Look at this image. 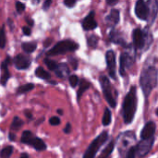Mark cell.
I'll use <instances>...</instances> for the list:
<instances>
[{
  "instance_id": "obj_1",
  "label": "cell",
  "mask_w": 158,
  "mask_h": 158,
  "mask_svg": "<svg viewBox=\"0 0 158 158\" xmlns=\"http://www.w3.org/2000/svg\"><path fill=\"white\" fill-rule=\"evenodd\" d=\"M158 70L155 66H146L143 69L140 78V85L146 98L149 97L154 88L157 85Z\"/></svg>"
},
{
  "instance_id": "obj_2",
  "label": "cell",
  "mask_w": 158,
  "mask_h": 158,
  "mask_svg": "<svg viewBox=\"0 0 158 158\" xmlns=\"http://www.w3.org/2000/svg\"><path fill=\"white\" fill-rule=\"evenodd\" d=\"M137 102L136 87L131 86L130 92L125 96L122 105V117L125 124H130L133 121L137 110Z\"/></svg>"
},
{
  "instance_id": "obj_3",
  "label": "cell",
  "mask_w": 158,
  "mask_h": 158,
  "mask_svg": "<svg viewBox=\"0 0 158 158\" xmlns=\"http://www.w3.org/2000/svg\"><path fill=\"white\" fill-rule=\"evenodd\" d=\"M132 40L135 48L138 50H143L147 49L150 46L153 38L147 30L143 31L140 28H136L132 31Z\"/></svg>"
},
{
  "instance_id": "obj_4",
  "label": "cell",
  "mask_w": 158,
  "mask_h": 158,
  "mask_svg": "<svg viewBox=\"0 0 158 158\" xmlns=\"http://www.w3.org/2000/svg\"><path fill=\"white\" fill-rule=\"evenodd\" d=\"M79 48V44L71 40H63L58 42L54 47H52L47 53V56H58L64 55L67 52H74Z\"/></svg>"
},
{
  "instance_id": "obj_5",
  "label": "cell",
  "mask_w": 158,
  "mask_h": 158,
  "mask_svg": "<svg viewBox=\"0 0 158 158\" xmlns=\"http://www.w3.org/2000/svg\"><path fill=\"white\" fill-rule=\"evenodd\" d=\"M99 81H100V85L102 87L103 94H104L106 100L107 101V103L109 104V106L111 107L115 108L117 106V99H116V96H114V94H113L112 85H111L108 78L105 75H102L99 78Z\"/></svg>"
},
{
  "instance_id": "obj_6",
  "label": "cell",
  "mask_w": 158,
  "mask_h": 158,
  "mask_svg": "<svg viewBox=\"0 0 158 158\" xmlns=\"http://www.w3.org/2000/svg\"><path fill=\"white\" fill-rule=\"evenodd\" d=\"M108 139V133L106 131H103L99 136H97L93 142L92 143L89 145V147L87 148L86 152L84 153L83 158H94L98 150L100 149V147L107 141Z\"/></svg>"
},
{
  "instance_id": "obj_7",
  "label": "cell",
  "mask_w": 158,
  "mask_h": 158,
  "mask_svg": "<svg viewBox=\"0 0 158 158\" xmlns=\"http://www.w3.org/2000/svg\"><path fill=\"white\" fill-rule=\"evenodd\" d=\"M136 140L135 134L132 131H127L118 136V150L119 153L121 154L122 151H124L127 147L130 149L131 146V143Z\"/></svg>"
},
{
  "instance_id": "obj_8",
  "label": "cell",
  "mask_w": 158,
  "mask_h": 158,
  "mask_svg": "<svg viewBox=\"0 0 158 158\" xmlns=\"http://www.w3.org/2000/svg\"><path fill=\"white\" fill-rule=\"evenodd\" d=\"M134 62V56H132L129 52L121 53L119 58V74L124 77L126 75V69L131 68Z\"/></svg>"
},
{
  "instance_id": "obj_9",
  "label": "cell",
  "mask_w": 158,
  "mask_h": 158,
  "mask_svg": "<svg viewBox=\"0 0 158 158\" xmlns=\"http://www.w3.org/2000/svg\"><path fill=\"white\" fill-rule=\"evenodd\" d=\"M135 15L142 20H148L150 17V7L147 2L139 0L135 4Z\"/></svg>"
},
{
  "instance_id": "obj_10",
  "label": "cell",
  "mask_w": 158,
  "mask_h": 158,
  "mask_svg": "<svg viewBox=\"0 0 158 158\" xmlns=\"http://www.w3.org/2000/svg\"><path fill=\"white\" fill-rule=\"evenodd\" d=\"M154 143H155V138L140 141L136 145V156L141 158L145 156L151 151Z\"/></svg>"
},
{
  "instance_id": "obj_11",
  "label": "cell",
  "mask_w": 158,
  "mask_h": 158,
  "mask_svg": "<svg viewBox=\"0 0 158 158\" xmlns=\"http://www.w3.org/2000/svg\"><path fill=\"white\" fill-rule=\"evenodd\" d=\"M106 60L107 65V69L110 77L114 80L117 79L116 76V54L113 50H108L106 53Z\"/></svg>"
},
{
  "instance_id": "obj_12",
  "label": "cell",
  "mask_w": 158,
  "mask_h": 158,
  "mask_svg": "<svg viewBox=\"0 0 158 158\" xmlns=\"http://www.w3.org/2000/svg\"><path fill=\"white\" fill-rule=\"evenodd\" d=\"M156 123L154 121H148L144 125L143 129L142 130L141 139L142 140H149V139L154 138V135L156 133Z\"/></svg>"
},
{
  "instance_id": "obj_13",
  "label": "cell",
  "mask_w": 158,
  "mask_h": 158,
  "mask_svg": "<svg viewBox=\"0 0 158 158\" xmlns=\"http://www.w3.org/2000/svg\"><path fill=\"white\" fill-rule=\"evenodd\" d=\"M94 11H91L82 20L81 25L84 31H92L97 27V22L94 19Z\"/></svg>"
},
{
  "instance_id": "obj_14",
  "label": "cell",
  "mask_w": 158,
  "mask_h": 158,
  "mask_svg": "<svg viewBox=\"0 0 158 158\" xmlns=\"http://www.w3.org/2000/svg\"><path fill=\"white\" fill-rule=\"evenodd\" d=\"M14 64L18 69H26L31 65V58L22 54L17 55L14 58Z\"/></svg>"
},
{
  "instance_id": "obj_15",
  "label": "cell",
  "mask_w": 158,
  "mask_h": 158,
  "mask_svg": "<svg viewBox=\"0 0 158 158\" xmlns=\"http://www.w3.org/2000/svg\"><path fill=\"white\" fill-rule=\"evenodd\" d=\"M109 40L112 42V43H115L117 44H119V45H122L124 47H127L129 48L130 45H128L127 42L125 41L124 37L122 36V33L119 32L117 30H112L110 32H109Z\"/></svg>"
},
{
  "instance_id": "obj_16",
  "label": "cell",
  "mask_w": 158,
  "mask_h": 158,
  "mask_svg": "<svg viewBox=\"0 0 158 158\" xmlns=\"http://www.w3.org/2000/svg\"><path fill=\"white\" fill-rule=\"evenodd\" d=\"M120 19V16H119V11L116 8L111 9L110 13L106 16V22L109 27H115Z\"/></svg>"
},
{
  "instance_id": "obj_17",
  "label": "cell",
  "mask_w": 158,
  "mask_h": 158,
  "mask_svg": "<svg viewBox=\"0 0 158 158\" xmlns=\"http://www.w3.org/2000/svg\"><path fill=\"white\" fill-rule=\"evenodd\" d=\"M9 62V57H6V60L1 64V77H0V82L3 86H5L8 81V79L10 78V74H9V70H8V67L7 64Z\"/></svg>"
},
{
  "instance_id": "obj_18",
  "label": "cell",
  "mask_w": 158,
  "mask_h": 158,
  "mask_svg": "<svg viewBox=\"0 0 158 158\" xmlns=\"http://www.w3.org/2000/svg\"><path fill=\"white\" fill-rule=\"evenodd\" d=\"M56 75L61 79H66L69 75V68L66 63H60L58 64L56 69L55 70Z\"/></svg>"
},
{
  "instance_id": "obj_19",
  "label": "cell",
  "mask_w": 158,
  "mask_h": 158,
  "mask_svg": "<svg viewBox=\"0 0 158 158\" xmlns=\"http://www.w3.org/2000/svg\"><path fill=\"white\" fill-rule=\"evenodd\" d=\"M35 137H36V136H34V135L32 134V132H31L30 131H23L20 140H21V143H22L31 145L33 140L35 139Z\"/></svg>"
},
{
  "instance_id": "obj_20",
  "label": "cell",
  "mask_w": 158,
  "mask_h": 158,
  "mask_svg": "<svg viewBox=\"0 0 158 158\" xmlns=\"http://www.w3.org/2000/svg\"><path fill=\"white\" fill-rule=\"evenodd\" d=\"M90 86H91V83H90L88 81L84 80V79L81 80V84H80V88H79V90H78V93H77V99H78V101H80V99H81V97L82 96L83 93H84L85 91H87V90L90 88Z\"/></svg>"
},
{
  "instance_id": "obj_21",
  "label": "cell",
  "mask_w": 158,
  "mask_h": 158,
  "mask_svg": "<svg viewBox=\"0 0 158 158\" xmlns=\"http://www.w3.org/2000/svg\"><path fill=\"white\" fill-rule=\"evenodd\" d=\"M114 148H115V142L112 141L107 144V146L104 149V151L101 153L98 158H108L112 154V152L114 151Z\"/></svg>"
},
{
  "instance_id": "obj_22",
  "label": "cell",
  "mask_w": 158,
  "mask_h": 158,
  "mask_svg": "<svg viewBox=\"0 0 158 158\" xmlns=\"http://www.w3.org/2000/svg\"><path fill=\"white\" fill-rule=\"evenodd\" d=\"M35 76L43 80H49L51 78V75L46 70H44V69L42 67H38L35 69Z\"/></svg>"
},
{
  "instance_id": "obj_23",
  "label": "cell",
  "mask_w": 158,
  "mask_h": 158,
  "mask_svg": "<svg viewBox=\"0 0 158 158\" xmlns=\"http://www.w3.org/2000/svg\"><path fill=\"white\" fill-rule=\"evenodd\" d=\"M31 146H33V148L37 151H44L46 149V144L38 137H35V139L32 142Z\"/></svg>"
},
{
  "instance_id": "obj_24",
  "label": "cell",
  "mask_w": 158,
  "mask_h": 158,
  "mask_svg": "<svg viewBox=\"0 0 158 158\" xmlns=\"http://www.w3.org/2000/svg\"><path fill=\"white\" fill-rule=\"evenodd\" d=\"M111 120H112V114H111V111H110L108 108H106V109H105L104 116H103V119H102V124H103L104 126H108V125L111 123Z\"/></svg>"
},
{
  "instance_id": "obj_25",
  "label": "cell",
  "mask_w": 158,
  "mask_h": 158,
  "mask_svg": "<svg viewBox=\"0 0 158 158\" xmlns=\"http://www.w3.org/2000/svg\"><path fill=\"white\" fill-rule=\"evenodd\" d=\"M36 46H37L36 44L33 43V42H31V43H23L22 44V49L27 54L32 53L36 49Z\"/></svg>"
},
{
  "instance_id": "obj_26",
  "label": "cell",
  "mask_w": 158,
  "mask_h": 158,
  "mask_svg": "<svg viewBox=\"0 0 158 158\" xmlns=\"http://www.w3.org/2000/svg\"><path fill=\"white\" fill-rule=\"evenodd\" d=\"M34 88V84L32 83H26L22 86H19L17 90V94H25V93H28L30 91H31L32 89Z\"/></svg>"
},
{
  "instance_id": "obj_27",
  "label": "cell",
  "mask_w": 158,
  "mask_h": 158,
  "mask_svg": "<svg viewBox=\"0 0 158 158\" xmlns=\"http://www.w3.org/2000/svg\"><path fill=\"white\" fill-rule=\"evenodd\" d=\"M98 41H99V38L96 35H90L87 38V44L92 48H95L97 46Z\"/></svg>"
},
{
  "instance_id": "obj_28",
  "label": "cell",
  "mask_w": 158,
  "mask_h": 158,
  "mask_svg": "<svg viewBox=\"0 0 158 158\" xmlns=\"http://www.w3.org/2000/svg\"><path fill=\"white\" fill-rule=\"evenodd\" d=\"M13 153V147L12 146H6L5 148L2 149L1 153H0V156L1 158H9L10 156Z\"/></svg>"
},
{
  "instance_id": "obj_29",
  "label": "cell",
  "mask_w": 158,
  "mask_h": 158,
  "mask_svg": "<svg viewBox=\"0 0 158 158\" xmlns=\"http://www.w3.org/2000/svg\"><path fill=\"white\" fill-rule=\"evenodd\" d=\"M22 125H23V121L19 117H15L13 118V121H12V124H11V129L15 130V131H19L21 128Z\"/></svg>"
},
{
  "instance_id": "obj_30",
  "label": "cell",
  "mask_w": 158,
  "mask_h": 158,
  "mask_svg": "<svg viewBox=\"0 0 158 158\" xmlns=\"http://www.w3.org/2000/svg\"><path fill=\"white\" fill-rule=\"evenodd\" d=\"M44 63H45L46 67H47L50 70H54V71L56 69V68H57V66H58V64H57L55 60H52V59H50V58H45V59H44Z\"/></svg>"
},
{
  "instance_id": "obj_31",
  "label": "cell",
  "mask_w": 158,
  "mask_h": 158,
  "mask_svg": "<svg viewBox=\"0 0 158 158\" xmlns=\"http://www.w3.org/2000/svg\"><path fill=\"white\" fill-rule=\"evenodd\" d=\"M136 157V145L131 147L128 151L126 156H124V158H135Z\"/></svg>"
},
{
  "instance_id": "obj_32",
  "label": "cell",
  "mask_w": 158,
  "mask_h": 158,
  "mask_svg": "<svg viewBox=\"0 0 158 158\" xmlns=\"http://www.w3.org/2000/svg\"><path fill=\"white\" fill-rule=\"evenodd\" d=\"M69 84H70V86L72 87V88H75L77 85H78V83H79V78H78V76H76V75H71V76H69Z\"/></svg>"
},
{
  "instance_id": "obj_33",
  "label": "cell",
  "mask_w": 158,
  "mask_h": 158,
  "mask_svg": "<svg viewBox=\"0 0 158 158\" xmlns=\"http://www.w3.org/2000/svg\"><path fill=\"white\" fill-rule=\"evenodd\" d=\"M6 35H5V31H4V27L1 29L0 31V48H4L6 45Z\"/></svg>"
},
{
  "instance_id": "obj_34",
  "label": "cell",
  "mask_w": 158,
  "mask_h": 158,
  "mask_svg": "<svg viewBox=\"0 0 158 158\" xmlns=\"http://www.w3.org/2000/svg\"><path fill=\"white\" fill-rule=\"evenodd\" d=\"M16 9L18 11V13H22L25 10V4H23L22 2H16Z\"/></svg>"
},
{
  "instance_id": "obj_35",
  "label": "cell",
  "mask_w": 158,
  "mask_h": 158,
  "mask_svg": "<svg viewBox=\"0 0 158 158\" xmlns=\"http://www.w3.org/2000/svg\"><path fill=\"white\" fill-rule=\"evenodd\" d=\"M49 123L52 125V126H56L58 124H60V118H57V117H53L49 119Z\"/></svg>"
},
{
  "instance_id": "obj_36",
  "label": "cell",
  "mask_w": 158,
  "mask_h": 158,
  "mask_svg": "<svg viewBox=\"0 0 158 158\" xmlns=\"http://www.w3.org/2000/svg\"><path fill=\"white\" fill-rule=\"evenodd\" d=\"M77 1L76 0H65L64 1V5H66L68 7H73L75 5H76Z\"/></svg>"
},
{
  "instance_id": "obj_37",
  "label": "cell",
  "mask_w": 158,
  "mask_h": 158,
  "mask_svg": "<svg viewBox=\"0 0 158 158\" xmlns=\"http://www.w3.org/2000/svg\"><path fill=\"white\" fill-rule=\"evenodd\" d=\"M51 4H52V1H51V0H47V1H45V2L44 3L43 8H44V10H48V8L50 7Z\"/></svg>"
},
{
  "instance_id": "obj_38",
  "label": "cell",
  "mask_w": 158,
  "mask_h": 158,
  "mask_svg": "<svg viewBox=\"0 0 158 158\" xmlns=\"http://www.w3.org/2000/svg\"><path fill=\"white\" fill-rule=\"evenodd\" d=\"M22 31H23V33L25 35H31V29L29 27H23Z\"/></svg>"
},
{
  "instance_id": "obj_39",
  "label": "cell",
  "mask_w": 158,
  "mask_h": 158,
  "mask_svg": "<svg viewBox=\"0 0 158 158\" xmlns=\"http://www.w3.org/2000/svg\"><path fill=\"white\" fill-rule=\"evenodd\" d=\"M70 62H71L72 67L74 68V69H77V67H78V61H77V59L71 58V59H70Z\"/></svg>"
},
{
  "instance_id": "obj_40",
  "label": "cell",
  "mask_w": 158,
  "mask_h": 158,
  "mask_svg": "<svg viewBox=\"0 0 158 158\" xmlns=\"http://www.w3.org/2000/svg\"><path fill=\"white\" fill-rule=\"evenodd\" d=\"M70 131H71V126H70L69 123H68V124L66 125V128L64 129V132H65V133H69Z\"/></svg>"
},
{
  "instance_id": "obj_41",
  "label": "cell",
  "mask_w": 158,
  "mask_h": 158,
  "mask_svg": "<svg viewBox=\"0 0 158 158\" xmlns=\"http://www.w3.org/2000/svg\"><path fill=\"white\" fill-rule=\"evenodd\" d=\"M106 3H107V5L114 6V5H116V4H118V0H107V1H106Z\"/></svg>"
},
{
  "instance_id": "obj_42",
  "label": "cell",
  "mask_w": 158,
  "mask_h": 158,
  "mask_svg": "<svg viewBox=\"0 0 158 158\" xmlns=\"http://www.w3.org/2000/svg\"><path fill=\"white\" fill-rule=\"evenodd\" d=\"M9 139H10V141H12V142H13V141H15L16 136H15L13 133H10V134H9Z\"/></svg>"
},
{
  "instance_id": "obj_43",
  "label": "cell",
  "mask_w": 158,
  "mask_h": 158,
  "mask_svg": "<svg viewBox=\"0 0 158 158\" xmlns=\"http://www.w3.org/2000/svg\"><path fill=\"white\" fill-rule=\"evenodd\" d=\"M26 20L28 21V23H29L31 26H32V25H33V20H32V19H27Z\"/></svg>"
},
{
  "instance_id": "obj_44",
  "label": "cell",
  "mask_w": 158,
  "mask_h": 158,
  "mask_svg": "<svg viewBox=\"0 0 158 158\" xmlns=\"http://www.w3.org/2000/svg\"><path fill=\"white\" fill-rule=\"evenodd\" d=\"M25 114H26V116L28 117V118H31V113H29L28 111H26V112H25Z\"/></svg>"
},
{
  "instance_id": "obj_45",
  "label": "cell",
  "mask_w": 158,
  "mask_h": 158,
  "mask_svg": "<svg viewBox=\"0 0 158 158\" xmlns=\"http://www.w3.org/2000/svg\"><path fill=\"white\" fill-rule=\"evenodd\" d=\"M20 158H29V156H28V155H27V154H22V155H21V156H20Z\"/></svg>"
},
{
  "instance_id": "obj_46",
  "label": "cell",
  "mask_w": 158,
  "mask_h": 158,
  "mask_svg": "<svg viewBox=\"0 0 158 158\" xmlns=\"http://www.w3.org/2000/svg\"><path fill=\"white\" fill-rule=\"evenodd\" d=\"M57 113H58V114H60V115H62V114H63V112H62V110H61V109H58V110H57Z\"/></svg>"
},
{
  "instance_id": "obj_47",
  "label": "cell",
  "mask_w": 158,
  "mask_h": 158,
  "mask_svg": "<svg viewBox=\"0 0 158 158\" xmlns=\"http://www.w3.org/2000/svg\"><path fill=\"white\" fill-rule=\"evenodd\" d=\"M156 115H157V116H158V109H157V110H156Z\"/></svg>"
}]
</instances>
